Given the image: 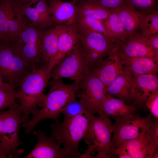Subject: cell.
<instances>
[{
	"mask_svg": "<svg viewBox=\"0 0 158 158\" xmlns=\"http://www.w3.org/2000/svg\"><path fill=\"white\" fill-rule=\"evenodd\" d=\"M115 153L119 158H131L127 150L121 145H119L115 149Z\"/></svg>",
	"mask_w": 158,
	"mask_h": 158,
	"instance_id": "obj_37",
	"label": "cell"
},
{
	"mask_svg": "<svg viewBox=\"0 0 158 158\" xmlns=\"http://www.w3.org/2000/svg\"><path fill=\"white\" fill-rule=\"evenodd\" d=\"M90 113L86 105L80 99H76L66 105L61 113L64 117H71L86 113Z\"/></svg>",
	"mask_w": 158,
	"mask_h": 158,
	"instance_id": "obj_31",
	"label": "cell"
},
{
	"mask_svg": "<svg viewBox=\"0 0 158 158\" xmlns=\"http://www.w3.org/2000/svg\"><path fill=\"white\" fill-rule=\"evenodd\" d=\"M31 5L28 4L20 6L23 14L28 18L32 24L42 28H46L52 25L44 19L35 7H31Z\"/></svg>",
	"mask_w": 158,
	"mask_h": 158,
	"instance_id": "obj_29",
	"label": "cell"
},
{
	"mask_svg": "<svg viewBox=\"0 0 158 158\" xmlns=\"http://www.w3.org/2000/svg\"><path fill=\"white\" fill-rule=\"evenodd\" d=\"M111 11L109 17L104 20V23L111 40L118 46L128 37L118 16Z\"/></svg>",
	"mask_w": 158,
	"mask_h": 158,
	"instance_id": "obj_26",
	"label": "cell"
},
{
	"mask_svg": "<svg viewBox=\"0 0 158 158\" xmlns=\"http://www.w3.org/2000/svg\"><path fill=\"white\" fill-rule=\"evenodd\" d=\"M146 37L150 47L155 51L158 52V34Z\"/></svg>",
	"mask_w": 158,
	"mask_h": 158,
	"instance_id": "obj_36",
	"label": "cell"
},
{
	"mask_svg": "<svg viewBox=\"0 0 158 158\" xmlns=\"http://www.w3.org/2000/svg\"><path fill=\"white\" fill-rule=\"evenodd\" d=\"M74 25L77 31H91L97 32L106 36L112 41L104 20L78 14Z\"/></svg>",
	"mask_w": 158,
	"mask_h": 158,
	"instance_id": "obj_27",
	"label": "cell"
},
{
	"mask_svg": "<svg viewBox=\"0 0 158 158\" xmlns=\"http://www.w3.org/2000/svg\"><path fill=\"white\" fill-rule=\"evenodd\" d=\"M156 0H125V4L136 10L145 12L153 10Z\"/></svg>",
	"mask_w": 158,
	"mask_h": 158,
	"instance_id": "obj_32",
	"label": "cell"
},
{
	"mask_svg": "<svg viewBox=\"0 0 158 158\" xmlns=\"http://www.w3.org/2000/svg\"><path fill=\"white\" fill-rule=\"evenodd\" d=\"M43 32L42 28L26 20L12 43L31 70L38 67L42 62L41 45Z\"/></svg>",
	"mask_w": 158,
	"mask_h": 158,
	"instance_id": "obj_6",
	"label": "cell"
},
{
	"mask_svg": "<svg viewBox=\"0 0 158 158\" xmlns=\"http://www.w3.org/2000/svg\"><path fill=\"white\" fill-rule=\"evenodd\" d=\"M158 78L156 74L132 76L131 96L137 105L145 104L150 97L158 92Z\"/></svg>",
	"mask_w": 158,
	"mask_h": 158,
	"instance_id": "obj_16",
	"label": "cell"
},
{
	"mask_svg": "<svg viewBox=\"0 0 158 158\" xmlns=\"http://www.w3.org/2000/svg\"><path fill=\"white\" fill-rule=\"evenodd\" d=\"M148 13H145L139 29L145 37L158 34V10H153Z\"/></svg>",
	"mask_w": 158,
	"mask_h": 158,
	"instance_id": "obj_28",
	"label": "cell"
},
{
	"mask_svg": "<svg viewBox=\"0 0 158 158\" xmlns=\"http://www.w3.org/2000/svg\"><path fill=\"white\" fill-rule=\"evenodd\" d=\"M33 134L38 139V142L33 150L25 158H70L53 137H48L44 132L40 130H33Z\"/></svg>",
	"mask_w": 158,
	"mask_h": 158,
	"instance_id": "obj_15",
	"label": "cell"
},
{
	"mask_svg": "<svg viewBox=\"0 0 158 158\" xmlns=\"http://www.w3.org/2000/svg\"><path fill=\"white\" fill-rule=\"evenodd\" d=\"M104 7L111 10L125 4V0H96Z\"/></svg>",
	"mask_w": 158,
	"mask_h": 158,
	"instance_id": "obj_35",
	"label": "cell"
},
{
	"mask_svg": "<svg viewBox=\"0 0 158 158\" xmlns=\"http://www.w3.org/2000/svg\"><path fill=\"white\" fill-rule=\"evenodd\" d=\"M0 158H3V157L0 155Z\"/></svg>",
	"mask_w": 158,
	"mask_h": 158,
	"instance_id": "obj_43",
	"label": "cell"
},
{
	"mask_svg": "<svg viewBox=\"0 0 158 158\" xmlns=\"http://www.w3.org/2000/svg\"><path fill=\"white\" fill-rule=\"evenodd\" d=\"M47 1L40 0L34 7L44 19L53 25L54 23L51 19L49 7Z\"/></svg>",
	"mask_w": 158,
	"mask_h": 158,
	"instance_id": "obj_33",
	"label": "cell"
},
{
	"mask_svg": "<svg viewBox=\"0 0 158 158\" xmlns=\"http://www.w3.org/2000/svg\"><path fill=\"white\" fill-rule=\"evenodd\" d=\"M76 1L50 0L49 5L54 24L74 25L78 13Z\"/></svg>",
	"mask_w": 158,
	"mask_h": 158,
	"instance_id": "obj_19",
	"label": "cell"
},
{
	"mask_svg": "<svg viewBox=\"0 0 158 158\" xmlns=\"http://www.w3.org/2000/svg\"><path fill=\"white\" fill-rule=\"evenodd\" d=\"M132 75L125 67L123 72L118 76L106 90V93L116 97L124 101L132 100L130 90Z\"/></svg>",
	"mask_w": 158,
	"mask_h": 158,
	"instance_id": "obj_22",
	"label": "cell"
},
{
	"mask_svg": "<svg viewBox=\"0 0 158 158\" xmlns=\"http://www.w3.org/2000/svg\"><path fill=\"white\" fill-rule=\"evenodd\" d=\"M149 109L151 114L156 118H158V92L150 97L145 104Z\"/></svg>",
	"mask_w": 158,
	"mask_h": 158,
	"instance_id": "obj_34",
	"label": "cell"
},
{
	"mask_svg": "<svg viewBox=\"0 0 158 158\" xmlns=\"http://www.w3.org/2000/svg\"><path fill=\"white\" fill-rule=\"evenodd\" d=\"M120 145L125 147L131 158H153L158 152V142L152 136L150 130H145L136 138Z\"/></svg>",
	"mask_w": 158,
	"mask_h": 158,
	"instance_id": "obj_17",
	"label": "cell"
},
{
	"mask_svg": "<svg viewBox=\"0 0 158 158\" xmlns=\"http://www.w3.org/2000/svg\"><path fill=\"white\" fill-rule=\"evenodd\" d=\"M77 31L90 69L98 61L117 51L118 46L103 34L91 31Z\"/></svg>",
	"mask_w": 158,
	"mask_h": 158,
	"instance_id": "obj_9",
	"label": "cell"
},
{
	"mask_svg": "<svg viewBox=\"0 0 158 158\" xmlns=\"http://www.w3.org/2000/svg\"><path fill=\"white\" fill-rule=\"evenodd\" d=\"M151 135L154 140L158 142V119L152 121L150 129Z\"/></svg>",
	"mask_w": 158,
	"mask_h": 158,
	"instance_id": "obj_38",
	"label": "cell"
},
{
	"mask_svg": "<svg viewBox=\"0 0 158 158\" xmlns=\"http://www.w3.org/2000/svg\"></svg>",
	"mask_w": 158,
	"mask_h": 158,
	"instance_id": "obj_44",
	"label": "cell"
},
{
	"mask_svg": "<svg viewBox=\"0 0 158 158\" xmlns=\"http://www.w3.org/2000/svg\"><path fill=\"white\" fill-rule=\"evenodd\" d=\"M48 85L50 89L42 104L41 109L37 108L31 114L32 118L22 123L25 132L30 134L36 125L41 121L47 118L58 121V118L64 108L76 99V94L79 84L64 83L61 79L52 80Z\"/></svg>",
	"mask_w": 158,
	"mask_h": 158,
	"instance_id": "obj_1",
	"label": "cell"
},
{
	"mask_svg": "<svg viewBox=\"0 0 158 158\" xmlns=\"http://www.w3.org/2000/svg\"><path fill=\"white\" fill-rule=\"evenodd\" d=\"M0 155L3 158H13L9 151L4 146L0 139Z\"/></svg>",
	"mask_w": 158,
	"mask_h": 158,
	"instance_id": "obj_39",
	"label": "cell"
},
{
	"mask_svg": "<svg viewBox=\"0 0 158 158\" xmlns=\"http://www.w3.org/2000/svg\"><path fill=\"white\" fill-rule=\"evenodd\" d=\"M116 51L98 61L90 70L89 71L102 82L106 90L123 72L125 68L123 60Z\"/></svg>",
	"mask_w": 158,
	"mask_h": 158,
	"instance_id": "obj_14",
	"label": "cell"
},
{
	"mask_svg": "<svg viewBox=\"0 0 158 158\" xmlns=\"http://www.w3.org/2000/svg\"><path fill=\"white\" fill-rule=\"evenodd\" d=\"M117 52L123 60L139 57L158 58V52L149 45L147 37L138 31L119 44Z\"/></svg>",
	"mask_w": 158,
	"mask_h": 158,
	"instance_id": "obj_13",
	"label": "cell"
},
{
	"mask_svg": "<svg viewBox=\"0 0 158 158\" xmlns=\"http://www.w3.org/2000/svg\"><path fill=\"white\" fill-rule=\"evenodd\" d=\"M90 123L84 138L88 145V149L81 158H110L116 155L112 142L113 124L108 116H95L90 113Z\"/></svg>",
	"mask_w": 158,
	"mask_h": 158,
	"instance_id": "obj_4",
	"label": "cell"
},
{
	"mask_svg": "<svg viewBox=\"0 0 158 158\" xmlns=\"http://www.w3.org/2000/svg\"><path fill=\"white\" fill-rule=\"evenodd\" d=\"M77 6L78 14L100 20L107 18L111 11L96 0H81Z\"/></svg>",
	"mask_w": 158,
	"mask_h": 158,
	"instance_id": "obj_25",
	"label": "cell"
},
{
	"mask_svg": "<svg viewBox=\"0 0 158 158\" xmlns=\"http://www.w3.org/2000/svg\"><path fill=\"white\" fill-rule=\"evenodd\" d=\"M90 113H84L71 117H64L62 122L52 124L51 136L56 139L59 145L72 158H81L83 154L78 151L79 143L84 138L90 123Z\"/></svg>",
	"mask_w": 158,
	"mask_h": 158,
	"instance_id": "obj_3",
	"label": "cell"
},
{
	"mask_svg": "<svg viewBox=\"0 0 158 158\" xmlns=\"http://www.w3.org/2000/svg\"><path fill=\"white\" fill-rule=\"evenodd\" d=\"M31 70L12 43L0 42V76L16 90Z\"/></svg>",
	"mask_w": 158,
	"mask_h": 158,
	"instance_id": "obj_5",
	"label": "cell"
},
{
	"mask_svg": "<svg viewBox=\"0 0 158 158\" xmlns=\"http://www.w3.org/2000/svg\"><path fill=\"white\" fill-rule=\"evenodd\" d=\"M40 0H14L16 3L20 5L29 4L31 5Z\"/></svg>",
	"mask_w": 158,
	"mask_h": 158,
	"instance_id": "obj_40",
	"label": "cell"
},
{
	"mask_svg": "<svg viewBox=\"0 0 158 158\" xmlns=\"http://www.w3.org/2000/svg\"><path fill=\"white\" fill-rule=\"evenodd\" d=\"M123 61L124 66L129 71L132 76L156 74L158 72V58L136 57Z\"/></svg>",
	"mask_w": 158,
	"mask_h": 158,
	"instance_id": "obj_24",
	"label": "cell"
},
{
	"mask_svg": "<svg viewBox=\"0 0 158 158\" xmlns=\"http://www.w3.org/2000/svg\"><path fill=\"white\" fill-rule=\"evenodd\" d=\"M47 66L42 65L33 68L26 74L16 91V97L20 101L23 114L22 123L28 120L30 114L41 107L45 97L43 94L51 76Z\"/></svg>",
	"mask_w": 158,
	"mask_h": 158,
	"instance_id": "obj_2",
	"label": "cell"
},
{
	"mask_svg": "<svg viewBox=\"0 0 158 158\" xmlns=\"http://www.w3.org/2000/svg\"><path fill=\"white\" fill-rule=\"evenodd\" d=\"M1 79L0 76V85L3 83Z\"/></svg>",
	"mask_w": 158,
	"mask_h": 158,
	"instance_id": "obj_42",
	"label": "cell"
},
{
	"mask_svg": "<svg viewBox=\"0 0 158 158\" xmlns=\"http://www.w3.org/2000/svg\"><path fill=\"white\" fill-rule=\"evenodd\" d=\"M158 152H156L154 155V156H153V158H158Z\"/></svg>",
	"mask_w": 158,
	"mask_h": 158,
	"instance_id": "obj_41",
	"label": "cell"
},
{
	"mask_svg": "<svg viewBox=\"0 0 158 158\" xmlns=\"http://www.w3.org/2000/svg\"><path fill=\"white\" fill-rule=\"evenodd\" d=\"M90 70L80 42L52 68L51 78H68L78 84Z\"/></svg>",
	"mask_w": 158,
	"mask_h": 158,
	"instance_id": "obj_7",
	"label": "cell"
},
{
	"mask_svg": "<svg viewBox=\"0 0 158 158\" xmlns=\"http://www.w3.org/2000/svg\"><path fill=\"white\" fill-rule=\"evenodd\" d=\"M78 91L80 99L91 113L97 114L100 116L105 115L102 110V103L106 90L96 76L90 71L88 72L79 83Z\"/></svg>",
	"mask_w": 158,
	"mask_h": 158,
	"instance_id": "obj_12",
	"label": "cell"
},
{
	"mask_svg": "<svg viewBox=\"0 0 158 158\" xmlns=\"http://www.w3.org/2000/svg\"><path fill=\"white\" fill-rule=\"evenodd\" d=\"M78 33L74 25H60L57 52L49 61L47 68H52L79 42Z\"/></svg>",
	"mask_w": 158,
	"mask_h": 158,
	"instance_id": "obj_18",
	"label": "cell"
},
{
	"mask_svg": "<svg viewBox=\"0 0 158 158\" xmlns=\"http://www.w3.org/2000/svg\"><path fill=\"white\" fill-rule=\"evenodd\" d=\"M111 10L118 16L128 37L138 31L145 13L126 4Z\"/></svg>",
	"mask_w": 158,
	"mask_h": 158,
	"instance_id": "obj_20",
	"label": "cell"
},
{
	"mask_svg": "<svg viewBox=\"0 0 158 158\" xmlns=\"http://www.w3.org/2000/svg\"><path fill=\"white\" fill-rule=\"evenodd\" d=\"M151 114L142 117L135 114L128 118L112 116L115 120L112 126V139L114 148L115 149L120 144L136 138L145 130H150L152 121Z\"/></svg>",
	"mask_w": 158,
	"mask_h": 158,
	"instance_id": "obj_11",
	"label": "cell"
},
{
	"mask_svg": "<svg viewBox=\"0 0 158 158\" xmlns=\"http://www.w3.org/2000/svg\"><path fill=\"white\" fill-rule=\"evenodd\" d=\"M60 25L43 31L41 45V62L47 66L57 50Z\"/></svg>",
	"mask_w": 158,
	"mask_h": 158,
	"instance_id": "obj_23",
	"label": "cell"
},
{
	"mask_svg": "<svg viewBox=\"0 0 158 158\" xmlns=\"http://www.w3.org/2000/svg\"><path fill=\"white\" fill-rule=\"evenodd\" d=\"M102 109L106 116H118L125 118L132 117L136 112L135 106L128 105L123 100L107 93L102 103Z\"/></svg>",
	"mask_w": 158,
	"mask_h": 158,
	"instance_id": "obj_21",
	"label": "cell"
},
{
	"mask_svg": "<svg viewBox=\"0 0 158 158\" xmlns=\"http://www.w3.org/2000/svg\"><path fill=\"white\" fill-rule=\"evenodd\" d=\"M22 114L20 104L0 111V139L13 158L19 157L20 154L18 147L22 142L18 134Z\"/></svg>",
	"mask_w": 158,
	"mask_h": 158,
	"instance_id": "obj_8",
	"label": "cell"
},
{
	"mask_svg": "<svg viewBox=\"0 0 158 158\" xmlns=\"http://www.w3.org/2000/svg\"><path fill=\"white\" fill-rule=\"evenodd\" d=\"M26 20L14 0H0V42L13 43Z\"/></svg>",
	"mask_w": 158,
	"mask_h": 158,
	"instance_id": "obj_10",
	"label": "cell"
},
{
	"mask_svg": "<svg viewBox=\"0 0 158 158\" xmlns=\"http://www.w3.org/2000/svg\"><path fill=\"white\" fill-rule=\"evenodd\" d=\"M16 91L7 84L3 83L0 85V111L17 104Z\"/></svg>",
	"mask_w": 158,
	"mask_h": 158,
	"instance_id": "obj_30",
	"label": "cell"
}]
</instances>
